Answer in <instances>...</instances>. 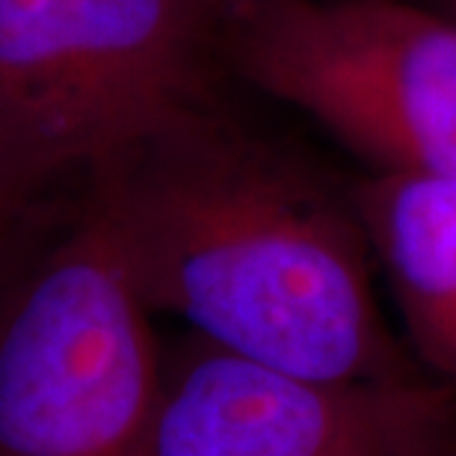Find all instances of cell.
Listing matches in <instances>:
<instances>
[{"label": "cell", "instance_id": "8992f818", "mask_svg": "<svg viewBox=\"0 0 456 456\" xmlns=\"http://www.w3.org/2000/svg\"><path fill=\"white\" fill-rule=\"evenodd\" d=\"M353 199L400 338L427 377L456 391V181L364 169Z\"/></svg>", "mask_w": 456, "mask_h": 456}, {"label": "cell", "instance_id": "7a4b0ae2", "mask_svg": "<svg viewBox=\"0 0 456 456\" xmlns=\"http://www.w3.org/2000/svg\"><path fill=\"white\" fill-rule=\"evenodd\" d=\"M228 80L199 0H0V252L21 264L113 154Z\"/></svg>", "mask_w": 456, "mask_h": 456}, {"label": "cell", "instance_id": "9c48e42d", "mask_svg": "<svg viewBox=\"0 0 456 456\" xmlns=\"http://www.w3.org/2000/svg\"><path fill=\"white\" fill-rule=\"evenodd\" d=\"M433 9H439L442 15H448V18H453L456 21V0H427Z\"/></svg>", "mask_w": 456, "mask_h": 456}, {"label": "cell", "instance_id": "6da1fadb", "mask_svg": "<svg viewBox=\"0 0 456 456\" xmlns=\"http://www.w3.org/2000/svg\"><path fill=\"white\" fill-rule=\"evenodd\" d=\"M77 211L151 314L228 353L321 382L433 379L379 303L353 178L225 95L113 154Z\"/></svg>", "mask_w": 456, "mask_h": 456}, {"label": "cell", "instance_id": "8fae6325", "mask_svg": "<svg viewBox=\"0 0 456 456\" xmlns=\"http://www.w3.org/2000/svg\"><path fill=\"white\" fill-rule=\"evenodd\" d=\"M362 4H370V0H362ZM386 4H397V0H386ZM406 4H427V0H406Z\"/></svg>", "mask_w": 456, "mask_h": 456}, {"label": "cell", "instance_id": "3957f363", "mask_svg": "<svg viewBox=\"0 0 456 456\" xmlns=\"http://www.w3.org/2000/svg\"><path fill=\"white\" fill-rule=\"evenodd\" d=\"M75 211L0 290V456H158L160 338Z\"/></svg>", "mask_w": 456, "mask_h": 456}, {"label": "cell", "instance_id": "5b68a950", "mask_svg": "<svg viewBox=\"0 0 456 456\" xmlns=\"http://www.w3.org/2000/svg\"><path fill=\"white\" fill-rule=\"evenodd\" d=\"M453 418L436 379H305L187 330L160 344L158 456H412Z\"/></svg>", "mask_w": 456, "mask_h": 456}, {"label": "cell", "instance_id": "277c9868", "mask_svg": "<svg viewBox=\"0 0 456 456\" xmlns=\"http://www.w3.org/2000/svg\"><path fill=\"white\" fill-rule=\"evenodd\" d=\"M225 57L368 172L456 181V21L430 4L288 0L228 30Z\"/></svg>", "mask_w": 456, "mask_h": 456}, {"label": "cell", "instance_id": "30bf717a", "mask_svg": "<svg viewBox=\"0 0 456 456\" xmlns=\"http://www.w3.org/2000/svg\"><path fill=\"white\" fill-rule=\"evenodd\" d=\"M15 270H18L15 264L9 261L4 252H0V290H4V285H6V281H9V276H12Z\"/></svg>", "mask_w": 456, "mask_h": 456}, {"label": "cell", "instance_id": "52a82bcc", "mask_svg": "<svg viewBox=\"0 0 456 456\" xmlns=\"http://www.w3.org/2000/svg\"><path fill=\"white\" fill-rule=\"evenodd\" d=\"M208 12H211L220 27L225 30H234V27H240L243 21H249V18L267 12V9L279 6V4H288V0H199Z\"/></svg>", "mask_w": 456, "mask_h": 456}, {"label": "cell", "instance_id": "ba28073f", "mask_svg": "<svg viewBox=\"0 0 456 456\" xmlns=\"http://www.w3.org/2000/svg\"><path fill=\"white\" fill-rule=\"evenodd\" d=\"M412 456H456V418L433 436L430 442H424Z\"/></svg>", "mask_w": 456, "mask_h": 456}]
</instances>
